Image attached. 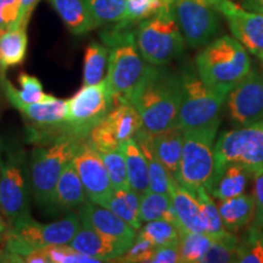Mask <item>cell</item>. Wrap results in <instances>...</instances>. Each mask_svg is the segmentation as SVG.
<instances>
[{"label": "cell", "instance_id": "obj_1", "mask_svg": "<svg viewBox=\"0 0 263 263\" xmlns=\"http://www.w3.org/2000/svg\"><path fill=\"white\" fill-rule=\"evenodd\" d=\"M126 101L137 108L143 128L149 133L177 127L182 103L180 74L164 66L147 64Z\"/></svg>", "mask_w": 263, "mask_h": 263}, {"label": "cell", "instance_id": "obj_2", "mask_svg": "<svg viewBox=\"0 0 263 263\" xmlns=\"http://www.w3.org/2000/svg\"><path fill=\"white\" fill-rule=\"evenodd\" d=\"M200 78L212 90L227 97L251 71L249 51L229 35L216 39L199 52L195 60Z\"/></svg>", "mask_w": 263, "mask_h": 263}, {"label": "cell", "instance_id": "obj_3", "mask_svg": "<svg viewBox=\"0 0 263 263\" xmlns=\"http://www.w3.org/2000/svg\"><path fill=\"white\" fill-rule=\"evenodd\" d=\"M101 39L110 50L105 77L108 88L115 101L126 100L147 64L138 50L136 34L128 27L116 25L101 33Z\"/></svg>", "mask_w": 263, "mask_h": 263}, {"label": "cell", "instance_id": "obj_4", "mask_svg": "<svg viewBox=\"0 0 263 263\" xmlns=\"http://www.w3.org/2000/svg\"><path fill=\"white\" fill-rule=\"evenodd\" d=\"M81 228L78 215L68 211L64 218L52 223H39L32 216L18 219L6 228L3 241L9 254L21 259L29 252L51 245L70 244Z\"/></svg>", "mask_w": 263, "mask_h": 263}, {"label": "cell", "instance_id": "obj_5", "mask_svg": "<svg viewBox=\"0 0 263 263\" xmlns=\"http://www.w3.org/2000/svg\"><path fill=\"white\" fill-rule=\"evenodd\" d=\"M71 137H60L32 151L29 161V183L34 201L48 210L65 166L73 159L78 144Z\"/></svg>", "mask_w": 263, "mask_h": 263}, {"label": "cell", "instance_id": "obj_6", "mask_svg": "<svg viewBox=\"0 0 263 263\" xmlns=\"http://www.w3.org/2000/svg\"><path fill=\"white\" fill-rule=\"evenodd\" d=\"M134 34L138 50L149 65L166 66L183 52L184 37L173 6L140 21Z\"/></svg>", "mask_w": 263, "mask_h": 263}, {"label": "cell", "instance_id": "obj_7", "mask_svg": "<svg viewBox=\"0 0 263 263\" xmlns=\"http://www.w3.org/2000/svg\"><path fill=\"white\" fill-rule=\"evenodd\" d=\"M219 123L183 132L179 184L192 193L200 188L210 192L215 179V139Z\"/></svg>", "mask_w": 263, "mask_h": 263}, {"label": "cell", "instance_id": "obj_8", "mask_svg": "<svg viewBox=\"0 0 263 263\" xmlns=\"http://www.w3.org/2000/svg\"><path fill=\"white\" fill-rule=\"evenodd\" d=\"M29 163L20 146H6L0 155V213L10 224L31 216Z\"/></svg>", "mask_w": 263, "mask_h": 263}, {"label": "cell", "instance_id": "obj_9", "mask_svg": "<svg viewBox=\"0 0 263 263\" xmlns=\"http://www.w3.org/2000/svg\"><path fill=\"white\" fill-rule=\"evenodd\" d=\"M180 81L182 103L178 115L180 129L186 132L221 122V111L227 97L212 90L193 68H184L180 73Z\"/></svg>", "mask_w": 263, "mask_h": 263}, {"label": "cell", "instance_id": "obj_10", "mask_svg": "<svg viewBox=\"0 0 263 263\" xmlns=\"http://www.w3.org/2000/svg\"><path fill=\"white\" fill-rule=\"evenodd\" d=\"M215 177L228 164H239L255 177L263 172V120L222 133L215 144Z\"/></svg>", "mask_w": 263, "mask_h": 263}, {"label": "cell", "instance_id": "obj_11", "mask_svg": "<svg viewBox=\"0 0 263 263\" xmlns=\"http://www.w3.org/2000/svg\"><path fill=\"white\" fill-rule=\"evenodd\" d=\"M114 103L115 99L106 78L98 84L83 85L80 91L67 100L66 134L77 140H87L93 128L110 112Z\"/></svg>", "mask_w": 263, "mask_h": 263}, {"label": "cell", "instance_id": "obj_12", "mask_svg": "<svg viewBox=\"0 0 263 263\" xmlns=\"http://www.w3.org/2000/svg\"><path fill=\"white\" fill-rule=\"evenodd\" d=\"M143 121L137 108L126 100H116L107 116L93 128L87 140L99 153L120 149L137 136Z\"/></svg>", "mask_w": 263, "mask_h": 263}, {"label": "cell", "instance_id": "obj_13", "mask_svg": "<svg viewBox=\"0 0 263 263\" xmlns=\"http://www.w3.org/2000/svg\"><path fill=\"white\" fill-rule=\"evenodd\" d=\"M173 12L190 48L209 44L218 31L219 12L211 0H173Z\"/></svg>", "mask_w": 263, "mask_h": 263}, {"label": "cell", "instance_id": "obj_14", "mask_svg": "<svg viewBox=\"0 0 263 263\" xmlns=\"http://www.w3.org/2000/svg\"><path fill=\"white\" fill-rule=\"evenodd\" d=\"M227 107L234 126L245 127L263 120V72L249 74L227 95Z\"/></svg>", "mask_w": 263, "mask_h": 263}, {"label": "cell", "instance_id": "obj_15", "mask_svg": "<svg viewBox=\"0 0 263 263\" xmlns=\"http://www.w3.org/2000/svg\"><path fill=\"white\" fill-rule=\"evenodd\" d=\"M217 11L224 16L234 38L263 61V14L250 11L230 0H211Z\"/></svg>", "mask_w": 263, "mask_h": 263}, {"label": "cell", "instance_id": "obj_16", "mask_svg": "<svg viewBox=\"0 0 263 263\" xmlns=\"http://www.w3.org/2000/svg\"><path fill=\"white\" fill-rule=\"evenodd\" d=\"M72 162L90 201L99 203L112 192V184L110 182L104 161L89 141H80Z\"/></svg>", "mask_w": 263, "mask_h": 263}, {"label": "cell", "instance_id": "obj_17", "mask_svg": "<svg viewBox=\"0 0 263 263\" xmlns=\"http://www.w3.org/2000/svg\"><path fill=\"white\" fill-rule=\"evenodd\" d=\"M78 217L82 224L108 236V238L123 242L128 246L133 244L137 236V229H134L121 217L114 213L106 207L93 201H85L78 209Z\"/></svg>", "mask_w": 263, "mask_h": 263}, {"label": "cell", "instance_id": "obj_18", "mask_svg": "<svg viewBox=\"0 0 263 263\" xmlns=\"http://www.w3.org/2000/svg\"><path fill=\"white\" fill-rule=\"evenodd\" d=\"M170 196L180 232L206 233L207 226L195 194L176 180H171ZM207 234V233H206Z\"/></svg>", "mask_w": 263, "mask_h": 263}, {"label": "cell", "instance_id": "obj_19", "mask_svg": "<svg viewBox=\"0 0 263 263\" xmlns=\"http://www.w3.org/2000/svg\"><path fill=\"white\" fill-rule=\"evenodd\" d=\"M68 245L77 251L101 259V262L117 261L130 248L82 223Z\"/></svg>", "mask_w": 263, "mask_h": 263}, {"label": "cell", "instance_id": "obj_20", "mask_svg": "<svg viewBox=\"0 0 263 263\" xmlns=\"http://www.w3.org/2000/svg\"><path fill=\"white\" fill-rule=\"evenodd\" d=\"M85 201H87V194L84 186L73 162L70 161L65 166L58 180L48 212L57 215L64 211H71L72 209L80 207Z\"/></svg>", "mask_w": 263, "mask_h": 263}, {"label": "cell", "instance_id": "obj_21", "mask_svg": "<svg viewBox=\"0 0 263 263\" xmlns=\"http://www.w3.org/2000/svg\"><path fill=\"white\" fill-rule=\"evenodd\" d=\"M150 139L157 159L163 164L171 178L179 183L183 130L177 126L155 134L150 133Z\"/></svg>", "mask_w": 263, "mask_h": 263}, {"label": "cell", "instance_id": "obj_22", "mask_svg": "<svg viewBox=\"0 0 263 263\" xmlns=\"http://www.w3.org/2000/svg\"><path fill=\"white\" fill-rule=\"evenodd\" d=\"M217 209L219 216L229 232H239L254 222L255 201L249 194L230 197L226 200H217Z\"/></svg>", "mask_w": 263, "mask_h": 263}, {"label": "cell", "instance_id": "obj_23", "mask_svg": "<svg viewBox=\"0 0 263 263\" xmlns=\"http://www.w3.org/2000/svg\"><path fill=\"white\" fill-rule=\"evenodd\" d=\"M99 205L111 210L134 229L138 230L143 224L139 218L140 194L132 189L130 186L112 188V192L101 200Z\"/></svg>", "mask_w": 263, "mask_h": 263}, {"label": "cell", "instance_id": "obj_24", "mask_svg": "<svg viewBox=\"0 0 263 263\" xmlns=\"http://www.w3.org/2000/svg\"><path fill=\"white\" fill-rule=\"evenodd\" d=\"M126 160L128 184L133 190L143 195L149 190V166L139 143L132 138L120 146Z\"/></svg>", "mask_w": 263, "mask_h": 263}, {"label": "cell", "instance_id": "obj_25", "mask_svg": "<svg viewBox=\"0 0 263 263\" xmlns=\"http://www.w3.org/2000/svg\"><path fill=\"white\" fill-rule=\"evenodd\" d=\"M27 28L6 29L0 33V78L5 77L8 68L21 65L27 54Z\"/></svg>", "mask_w": 263, "mask_h": 263}, {"label": "cell", "instance_id": "obj_26", "mask_svg": "<svg viewBox=\"0 0 263 263\" xmlns=\"http://www.w3.org/2000/svg\"><path fill=\"white\" fill-rule=\"evenodd\" d=\"M60 15L66 27L76 35L84 34L97 28L85 0H48Z\"/></svg>", "mask_w": 263, "mask_h": 263}, {"label": "cell", "instance_id": "obj_27", "mask_svg": "<svg viewBox=\"0 0 263 263\" xmlns=\"http://www.w3.org/2000/svg\"><path fill=\"white\" fill-rule=\"evenodd\" d=\"M252 174L239 164H228L213 179L210 194L216 200L230 199L245 193Z\"/></svg>", "mask_w": 263, "mask_h": 263}, {"label": "cell", "instance_id": "obj_28", "mask_svg": "<svg viewBox=\"0 0 263 263\" xmlns=\"http://www.w3.org/2000/svg\"><path fill=\"white\" fill-rule=\"evenodd\" d=\"M18 82L21 84V90H17L10 81L5 77L0 78V85L4 91L5 97L8 98L9 103L15 105L17 103L22 104H38L44 101L51 100L54 95L44 93L42 83L38 78L29 76L28 73H21L18 76Z\"/></svg>", "mask_w": 263, "mask_h": 263}, {"label": "cell", "instance_id": "obj_29", "mask_svg": "<svg viewBox=\"0 0 263 263\" xmlns=\"http://www.w3.org/2000/svg\"><path fill=\"white\" fill-rule=\"evenodd\" d=\"M134 139L139 143L141 150L146 157L147 166H149V190L154 193L168 194L170 195V186L172 178L163 167V164L157 159L153 145H151L150 133L144 128H141L137 133V136L134 137Z\"/></svg>", "mask_w": 263, "mask_h": 263}, {"label": "cell", "instance_id": "obj_30", "mask_svg": "<svg viewBox=\"0 0 263 263\" xmlns=\"http://www.w3.org/2000/svg\"><path fill=\"white\" fill-rule=\"evenodd\" d=\"M139 218L141 223L155 219H167L178 226L171 196L168 194L154 193L151 190L140 195Z\"/></svg>", "mask_w": 263, "mask_h": 263}, {"label": "cell", "instance_id": "obj_31", "mask_svg": "<svg viewBox=\"0 0 263 263\" xmlns=\"http://www.w3.org/2000/svg\"><path fill=\"white\" fill-rule=\"evenodd\" d=\"M108 47L91 42L85 49L83 64V84H98L105 80L108 62Z\"/></svg>", "mask_w": 263, "mask_h": 263}, {"label": "cell", "instance_id": "obj_32", "mask_svg": "<svg viewBox=\"0 0 263 263\" xmlns=\"http://www.w3.org/2000/svg\"><path fill=\"white\" fill-rule=\"evenodd\" d=\"M239 239L233 232L212 238L211 245L203 256L201 263H230L238 262Z\"/></svg>", "mask_w": 263, "mask_h": 263}, {"label": "cell", "instance_id": "obj_33", "mask_svg": "<svg viewBox=\"0 0 263 263\" xmlns=\"http://www.w3.org/2000/svg\"><path fill=\"white\" fill-rule=\"evenodd\" d=\"M95 27L120 24L126 15L127 0H85Z\"/></svg>", "mask_w": 263, "mask_h": 263}, {"label": "cell", "instance_id": "obj_34", "mask_svg": "<svg viewBox=\"0 0 263 263\" xmlns=\"http://www.w3.org/2000/svg\"><path fill=\"white\" fill-rule=\"evenodd\" d=\"M212 236L206 233L180 232L178 249L183 263H201L211 245Z\"/></svg>", "mask_w": 263, "mask_h": 263}, {"label": "cell", "instance_id": "obj_35", "mask_svg": "<svg viewBox=\"0 0 263 263\" xmlns=\"http://www.w3.org/2000/svg\"><path fill=\"white\" fill-rule=\"evenodd\" d=\"M172 6L173 0H127L124 18L116 25L129 27L132 24H139L143 20L149 18Z\"/></svg>", "mask_w": 263, "mask_h": 263}, {"label": "cell", "instance_id": "obj_36", "mask_svg": "<svg viewBox=\"0 0 263 263\" xmlns=\"http://www.w3.org/2000/svg\"><path fill=\"white\" fill-rule=\"evenodd\" d=\"M137 232L144 238L150 240L155 246L178 245L179 242V227L167 219L145 222V224H141Z\"/></svg>", "mask_w": 263, "mask_h": 263}, {"label": "cell", "instance_id": "obj_37", "mask_svg": "<svg viewBox=\"0 0 263 263\" xmlns=\"http://www.w3.org/2000/svg\"><path fill=\"white\" fill-rule=\"evenodd\" d=\"M240 263H263V229L250 224L244 238L239 240Z\"/></svg>", "mask_w": 263, "mask_h": 263}, {"label": "cell", "instance_id": "obj_38", "mask_svg": "<svg viewBox=\"0 0 263 263\" xmlns=\"http://www.w3.org/2000/svg\"><path fill=\"white\" fill-rule=\"evenodd\" d=\"M194 194H195V196L200 202V206H201L203 218H205L207 226V234L212 236V238L226 234L228 230L223 226L218 209H217V205L213 202L211 196H210V193L206 189L200 188Z\"/></svg>", "mask_w": 263, "mask_h": 263}, {"label": "cell", "instance_id": "obj_39", "mask_svg": "<svg viewBox=\"0 0 263 263\" xmlns=\"http://www.w3.org/2000/svg\"><path fill=\"white\" fill-rule=\"evenodd\" d=\"M99 154H100L105 167H106L112 188H126V186H129L127 177L126 160H124L122 150L116 149L111 151H104V153Z\"/></svg>", "mask_w": 263, "mask_h": 263}, {"label": "cell", "instance_id": "obj_40", "mask_svg": "<svg viewBox=\"0 0 263 263\" xmlns=\"http://www.w3.org/2000/svg\"><path fill=\"white\" fill-rule=\"evenodd\" d=\"M50 263H101V259L77 251L68 244L51 245L45 248Z\"/></svg>", "mask_w": 263, "mask_h": 263}, {"label": "cell", "instance_id": "obj_41", "mask_svg": "<svg viewBox=\"0 0 263 263\" xmlns=\"http://www.w3.org/2000/svg\"><path fill=\"white\" fill-rule=\"evenodd\" d=\"M157 246H155L150 240L144 238L137 232V236L133 244L127 250L121 257L117 258L118 262L138 263V262H149L151 256L154 255Z\"/></svg>", "mask_w": 263, "mask_h": 263}, {"label": "cell", "instance_id": "obj_42", "mask_svg": "<svg viewBox=\"0 0 263 263\" xmlns=\"http://www.w3.org/2000/svg\"><path fill=\"white\" fill-rule=\"evenodd\" d=\"M21 0H0V33L18 27Z\"/></svg>", "mask_w": 263, "mask_h": 263}, {"label": "cell", "instance_id": "obj_43", "mask_svg": "<svg viewBox=\"0 0 263 263\" xmlns=\"http://www.w3.org/2000/svg\"><path fill=\"white\" fill-rule=\"evenodd\" d=\"M254 201H255V217L252 224L263 229V172L255 176L254 185Z\"/></svg>", "mask_w": 263, "mask_h": 263}, {"label": "cell", "instance_id": "obj_44", "mask_svg": "<svg viewBox=\"0 0 263 263\" xmlns=\"http://www.w3.org/2000/svg\"><path fill=\"white\" fill-rule=\"evenodd\" d=\"M151 263H180V254L178 245L157 246L154 255L151 256Z\"/></svg>", "mask_w": 263, "mask_h": 263}, {"label": "cell", "instance_id": "obj_45", "mask_svg": "<svg viewBox=\"0 0 263 263\" xmlns=\"http://www.w3.org/2000/svg\"><path fill=\"white\" fill-rule=\"evenodd\" d=\"M39 0H21V9H20V22L18 26L27 28L29 18Z\"/></svg>", "mask_w": 263, "mask_h": 263}, {"label": "cell", "instance_id": "obj_46", "mask_svg": "<svg viewBox=\"0 0 263 263\" xmlns=\"http://www.w3.org/2000/svg\"><path fill=\"white\" fill-rule=\"evenodd\" d=\"M22 262L27 263H50V258H49L47 250L44 249H38L34 251L29 252L26 256L22 257Z\"/></svg>", "mask_w": 263, "mask_h": 263}, {"label": "cell", "instance_id": "obj_47", "mask_svg": "<svg viewBox=\"0 0 263 263\" xmlns=\"http://www.w3.org/2000/svg\"><path fill=\"white\" fill-rule=\"evenodd\" d=\"M242 8L263 14V0H241Z\"/></svg>", "mask_w": 263, "mask_h": 263}, {"label": "cell", "instance_id": "obj_48", "mask_svg": "<svg viewBox=\"0 0 263 263\" xmlns=\"http://www.w3.org/2000/svg\"><path fill=\"white\" fill-rule=\"evenodd\" d=\"M0 262H15L14 255L9 254L5 249H0Z\"/></svg>", "mask_w": 263, "mask_h": 263}, {"label": "cell", "instance_id": "obj_49", "mask_svg": "<svg viewBox=\"0 0 263 263\" xmlns=\"http://www.w3.org/2000/svg\"><path fill=\"white\" fill-rule=\"evenodd\" d=\"M5 230H6V223L3 221L2 217H0V240H2L3 236H4Z\"/></svg>", "mask_w": 263, "mask_h": 263}]
</instances>
